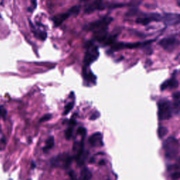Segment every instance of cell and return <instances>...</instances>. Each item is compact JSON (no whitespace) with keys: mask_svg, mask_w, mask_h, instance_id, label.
Listing matches in <instances>:
<instances>
[{"mask_svg":"<svg viewBox=\"0 0 180 180\" xmlns=\"http://www.w3.org/2000/svg\"><path fill=\"white\" fill-rule=\"evenodd\" d=\"M113 20V18L111 16H104L96 21L88 23L84 26V30L86 31H91L94 33L99 32L108 30V28L111 23Z\"/></svg>","mask_w":180,"mask_h":180,"instance_id":"1","label":"cell"},{"mask_svg":"<svg viewBox=\"0 0 180 180\" xmlns=\"http://www.w3.org/2000/svg\"><path fill=\"white\" fill-rule=\"evenodd\" d=\"M85 47L86 52L84 57V66L88 68L91 63L95 62L99 57L98 46L94 45L93 41H87L85 42Z\"/></svg>","mask_w":180,"mask_h":180,"instance_id":"2","label":"cell"},{"mask_svg":"<svg viewBox=\"0 0 180 180\" xmlns=\"http://www.w3.org/2000/svg\"><path fill=\"white\" fill-rule=\"evenodd\" d=\"M163 149L166 158L169 159H175L179 154V141L175 137H169L164 141Z\"/></svg>","mask_w":180,"mask_h":180,"instance_id":"3","label":"cell"},{"mask_svg":"<svg viewBox=\"0 0 180 180\" xmlns=\"http://www.w3.org/2000/svg\"><path fill=\"white\" fill-rule=\"evenodd\" d=\"M158 118L161 120H169L172 116V103L167 99H161L158 103Z\"/></svg>","mask_w":180,"mask_h":180,"instance_id":"4","label":"cell"},{"mask_svg":"<svg viewBox=\"0 0 180 180\" xmlns=\"http://www.w3.org/2000/svg\"><path fill=\"white\" fill-rule=\"evenodd\" d=\"M151 22H162L163 23V16L158 13H143L141 12L139 17L136 19L137 24L142 25H147Z\"/></svg>","mask_w":180,"mask_h":180,"instance_id":"5","label":"cell"},{"mask_svg":"<svg viewBox=\"0 0 180 180\" xmlns=\"http://www.w3.org/2000/svg\"><path fill=\"white\" fill-rule=\"evenodd\" d=\"M72 161L73 158L71 156H70L68 153H63L53 158L51 161V164L54 167L66 168L69 167Z\"/></svg>","mask_w":180,"mask_h":180,"instance_id":"6","label":"cell"},{"mask_svg":"<svg viewBox=\"0 0 180 180\" xmlns=\"http://www.w3.org/2000/svg\"><path fill=\"white\" fill-rule=\"evenodd\" d=\"M179 42L175 37H165L159 41L158 45L168 52H172L178 45Z\"/></svg>","mask_w":180,"mask_h":180,"instance_id":"7","label":"cell"},{"mask_svg":"<svg viewBox=\"0 0 180 180\" xmlns=\"http://www.w3.org/2000/svg\"><path fill=\"white\" fill-rule=\"evenodd\" d=\"M180 16L179 14L165 13L163 16V23L167 25H174L179 24Z\"/></svg>","mask_w":180,"mask_h":180,"instance_id":"8","label":"cell"},{"mask_svg":"<svg viewBox=\"0 0 180 180\" xmlns=\"http://www.w3.org/2000/svg\"><path fill=\"white\" fill-rule=\"evenodd\" d=\"M178 85L179 82L177 79V70H175L171 78L167 79L166 81H165L161 84V90L163 91L167 89H175V88L178 87Z\"/></svg>","mask_w":180,"mask_h":180,"instance_id":"9","label":"cell"},{"mask_svg":"<svg viewBox=\"0 0 180 180\" xmlns=\"http://www.w3.org/2000/svg\"><path fill=\"white\" fill-rule=\"evenodd\" d=\"M104 0H93L90 4H87L84 10L85 14H90L96 10H101Z\"/></svg>","mask_w":180,"mask_h":180,"instance_id":"10","label":"cell"},{"mask_svg":"<svg viewBox=\"0 0 180 180\" xmlns=\"http://www.w3.org/2000/svg\"><path fill=\"white\" fill-rule=\"evenodd\" d=\"M82 76H83L84 80L87 83H89L90 85H94L96 83V76L91 71V70H87V67H83L82 70Z\"/></svg>","mask_w":180,"mask_h":180,"instance_id":"11","label":"cell"},{"mask_svg":"<svg viewBox=\"0 0 180 180\" xmlns=\"http://www.w3.org/2000/svg\"><path fill=\"white\" fill-rule=\"evenodd\" d=\"M89 142L92 146H102L104 145L102 134L99 132L94 133L90 137Z\"/></svg>","mask_w":180,"mask_h":180,"instance_id":"12","label":"cell"},{"mask_svg":"<svg viewBox=\"0 0 180 180\" xmlns=\"http://www.w3.org/2000/svg\"><path fill=\"white\" fill-rule=\"evenodd\" d=\"M70 16L72 15L68 10V11H67V12L58 14V15L54 16L52 19V20L53 23H54L55 27H58V26L61 25L67 19H68Z\"/></svg>","mask_w":180,"mask_h":180,"instance_id":"13","label":"cell"},{"mask_svg":"<svg viewBox=\"0 0 180 180\" xmlns=\"http://www.w3.org/2000/svg\"><path fill=\"white\" fill-rule=\"evenodd\" d=\"M173 103L172 104L173 113L178 115L179 113L180 107V93L179 91H176L172 94Z\"/></svg>","mask_w":180,"mask_h":180,"instance_id":"14","label":"cell"},{"mask_svg":"<svg viewBox=\"0 0 180 180\" xmlns=\"http://www.w3.org/2000/svg\"><path fill=\"white\" fill-rule=\"evenodd\" d=\"M30 26H31V28H32V32H33L34 35H35V36L37 37L38 39H40V40H42V41H45L46 39V37H47V33H46V32L45 31H39V30H37L35 29V28L34 27V25L32 24V23L30 21Z\"/></svg>","mask_w":180,"mask_h":180,"instance_id":"15","label":"cell"},{"mask_svg":"<svg viewBox=\"0 0 180 180\" xmlns=\"http://www.w3.org/2000/svg\"><path fill=\"white\" fill-rule=\"evenodd\" d=\"M54 145V137H53V136H50V137L46 139L45 146L43 148L44 152H47L49 150L52 149Z\"/></svg>","mask_w":180,"mask_h":180,"instance_id":"16","label":"cell"},{"mask_svg":"<svg viewBox=\"0 0 180 180\" xmlns=\"http://www.w3.org/2000/svg\"><path fill=\"white\" fill-rule=\"evenodd\" d=\"M91 177H92V175H91V171L87 167H85L82 170L80 180H91Z\"/></svg>","mask_w":180,"mask_h":180,"instance_id":"17","label":"cell"},{"mask_svg":"<svg viewBox=\"0 0 180 180\" xmlns=\"http://www.w3.org/2000/svg\"><path fill=\"white\" fill-rule=\"evenodd\" d=\"M117 35H118V34H113V35H108L107 38H106V40L104 42V45L107 46V45H113V44L116 42Z\"/></svg>","mask_w":180,"mask_h":180,"instance_id":"18","label":"cell"},{"mask_svg":"<svg viewBox=\"0 0 180 180\" xmlns=\"http://www.w3.org/2000/svg\"><path fill=\"white\" fill-rule=\"evenodd\" d=\"M168 133V129L167 128L163 126L159 127V128L158 129V134L159 138H163L165 135Z\"/></svg>","mask_w":180,"mask_h":180,"instance_id":"19","label":"cell"},{"mask_svg":"<svg viewBox=\"0 0 180 180\" xmlns=\"http://www.w3.org/2000/svg\"><path fill=\"white\" fill-rule=\"evenodd\" d=\"M73 106H74V102H70L68 104H67L66 106H65L64 111L63 113V116H66V115L68 114L73 108Z\"/></svg>","mask_w":180,"mask_h":180,"instance_id":"20","label":"cell"},{"mask_svg":"<svg viewBox=\"0 0 180 180\" xmlns=\"http://www.w3.org/2000/svg\"><path fill=\"white\" fill-rule=\"evenodd\" d=\"M69 11L70 12V14H71V15H75V16L78 15V14H79V11H80V6L79 5L74 6V7H73L70 8Z\"/></svg>","mask_w":180,"mask_h":180,"instance_id":"21","label":"cell"},{"mask_svg":"<svg viewBox=\"0 0 180 180\" xmlns=\"http://www.w3.org/2000/svg\"><path fill=\"white\" fill-rule=\"evenodd\" d=\"M7 116V111L4 106H0V118H4L5 119Z\"/></svg>","mask_w":180,"mask_h":180,"instance_id":"22","label":"cell"},{"mask_svg":"<svg viewBox=\"0 0 180 180\" xmlns=\"http://www.w3.org/2000/svg\"><path fill=\"white\" fill-rule=\"evenodd\" d=\"M73 128H71V127H70V128H68L66 130V132H65V135H66V139L68 140H69L70 138L72 137V135H73Z\"/></svg>","mask_w":180,"mask_h":180,"instance_id":"23","label":"cell"},{"mask_svg":"<svg viewBox=\"0 0 180 180\" xmlns=\"http://www.w3.org/2000/svg\"><path fill=\"white\" fill-rule=\"evenodd\" d=\"M52 117V115L50 114V113H47L45 114V116H42L41 117L40 120V123H44V122H46V121L49 120Z\"/></svg>","mask_w":180,"mask_h":180,"instance_id":"24","label":"cell"},{"mask_svg":"<svg viewBox=\"0 0 180 180\" xmlns=\"http://www.w3.org/2000/svg\"><path fill=\"white\" fill-rule=\"evenodd\" d=\"M37 7V0H31V7L28 8V11L32 12Z\"/></svg>","mask_w":180,"mask_h":180,"instance_id":"25","label":"cell"},{"mask_svg":"<svg viewBox=\"0 0 180 180\" xmlns=\"http://www.w3.org/2000/svg\"><path fill=\"white\" fill-rule=\"evenodd\" d=\"M100 116H101V114H100L99 112V111H96V112H94V113L92 115H91L90 119L91 120H95L96 119H98Z\"/></svg>","mask_w":180,"mask_h":180,"instance_id":"26","label":"cell"},{"mask_svg":"<svg viewBox=\"0 0 180 180\" xmlns=\"http://www.w3.org/2000/svg\"><path fill=\"white\" fill-rule=\"evenodd\" d=\"M125 4H120V3H118V4H112L111 5L108 6L109 8H119V7H125Z\"/></svg>","mask_w":180,"mask_h":180,"instance_id":"27","label":"cell"},{"mask_svg":"<svg viewBox=\"0 0 180 180\" xmlns=\"http://www.w3.org/2000/svg\"><path fill=\"white\" fill-rule=\"evenodd\" d=\"M179 177H180L179 172H175L171 175V179H172V180H178L179 179Z\"/></svg>","mask_w":180,"mask_h":180,"instance_id":"28","label":"cell"},{"mask_svg":"<svg viewBox=\"0 0 180 180\" xmlns=\"http://www.w3.org/2000/svg\"><path fill=\"white\" fill-rule=\"evenodd\" d=\"M78 133H79V134H81L82 136L85 135L86 134V129L81 127V128H79L78 129Z\"/></svg>","mask_w":180,"mask_h":180,"instance_id":"29","label":"cell"},{"mask_svg":"<svg viewBox=\"0 0 180 180\" xmlns=\"http://www.w3.org/2000/svg\"><path fill=\"white\" fill-rule=\"evenodd\" d=\"M69 176L70 180H78L77 179V177L74 171H70L69 172Z\"/></svg>","mask_w":180,"mask_h":180,"instance_id":"30","label":"cell"},{"mask_svg":"<svg viewBox=\"0 0 180 180\" xmlns=\"http://www.w3.org/2000/svg\"><path fill=\"white\" fill-rule=\"evenodd\" d=\"M90 0H79V2H89Z\"/></svg>","mask_w":180,"mask_h":180,"instance_id":"31","label":"cell"},{"mask_svg":"<svg viewBox=\"0 0 180 180\" xmlns=\"http://www.w3.org/2000/svg\"><path fill=\"white\" fill-rule=\"evenodd\" d=\"M1 18H2V16H1V14H0V19H1Z\"/></svg>","mask_w":180,"mask_h":180,"instance_id":"32","label":"cell"}]
</instances>
